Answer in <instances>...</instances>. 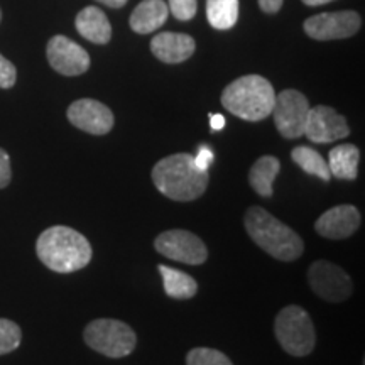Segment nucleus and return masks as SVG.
I'll return each instance as SVG.
<instances>
[{
	"mask_svg": "<svg viewBox=\"0 0 365 365\" xmlns=\"http://www.w3.org/2000/svg\"><path fill=\"white\" fill-rule=\"evenodd\" d=\"M36 252L46 267L59 274L86 267L93 254L88 239L75 228L65 225L46 228L36 242Z\"/></svg>",
	"mask_w": 365,
	"mask_h": 365,
	"instance_id": "f257e3e1",
	"label": "nucleus"
},
{
	"mask_svg": "<svg viewBox=\"0 0 365 365\" xmlns=\"http://www.w3.org/2000/svg\"><path fill=\"white\" fill-rule=\"evenodd\" d=\"M208 171L200 170L188 153L173 154L153 168V182L166 198L175 202H193L208 186Z\"/></svg>",
	"mask_w": 365,
	"mask_h": 365,
	"instance_id": "f03ea898",
	"label": "nucleus"
},
{
	"mask_svg": "<svg viewBox=\"0 0 365 365\" xmlns=\"http://www.w3.org/2000/svg\"><path fill=\"white\" fill-rule=\"evenodd\" d=\"M244 225L250 239L277 261L293 262L303 254V239L262 207H250L245 213Z\"/></svg>",
	"mask_w": 365,
	"mask_h": 365,
	"instance_id": "7ed1b4c3",
	"label": "nucleus"
},
{
	"mask_svg": "<svg viewBox=\"0 0 365 365\" xmlns=\"http://www.w3.org/2000/svg\"><path fill=\"white\" fill-rule=\"evenodd\" d=\"M276 91L271 81L259 75H245L227 85L222 105L232 115L247 122H259L271 115Z\"/></svg>",
	"mask_w": 365,
	"mask_h": 365,
	"instance_id": "20e7f679",
	"label": "nucleus"
},
{
	"mask_svg": "<svg viewBox=\"0 0 365 365\" xmlns=\"http://www.w3.org/2000/svg\"><path fill=\"white\" fill-rule=\"evenodd\" d=\"M274 333L279 345L293 357H307L317 344V333L309 314L301 307L289 304L277 313Z\"/></svg>",
	"mask_w": 365,
	"mask_h": 365,
	"instance_id": "39448f33",
	"label": "nucleus"
},
{
	"mask_svg": "<svg viewBox=\"0 0 365 365\" xmlns=\"http://www.w3.org/2000/svg\"><path fill=\"white\" fill-rule=\"evenodd\" d=\"M83 339L91 350L110 359L127 357L137 345L135 331L127 323L112 318H98L88 323Z\"/></svg>",
	"mask_w": 365,
	"mask_h": 365,
	"instance_id": "423d86ee",
	"label": "nucleus"
},
{
	"mask_svg": "<svg viewBox=\"0 0 365 365\" xmlns=\"http://www.w3.org/2000/svg\"><path fill=\"white\" fill-rule=\"evenodd\" d=\"M308 98L298 90H282L276 95L272 107L274 124L284 139H298L304 135V125L309 112Z\"/></svg>",
	"mask_w": 365,
	"mask_h": 365,
	"instance_id": "0eeeda50",
	"label": "nucleus"
},
{
	"mask_svg": "<svg viewBox=\"0 0 365 365\" xmlns=\"http://www.w3.org/2000/svg\"><path fill=\"white\" fill-rule=\"evenodd\" d=\"M313 293L330 303H340L354 293V282L344 269L328 261H317L308 269Z\"/></svg>",
	"mask_w": 365,
	"mask_h": 365,
	"instance_id": "6e6552de",
	"label": "nucleus"
},
{
	"mask_svg": "<svg viewBox=\"0 0 365 365\" xmlns=\"http://www.w3.org/2000/svg\"><path fill=\"white\" fill-rule=\"evenodd\" d=\"M154 247L171 261L200 266L208 259L207 245L198 235L188 230H166L154 240Z\"/></svg>",
	"mask_w": 365,
	"mask_h": 365,
	"instance_id": "1a4fd4ad",
	"label": "nucleus"
},
{
	"mask_svg": "<svg viewBox=\"0 0 365 365\" xmlns=\"http://www.w3.org/2000/svg\"><path fill=\"white\" fill-rule=\"evenodd\" d=\"M360 16L354 11L325 12L304 21V31L309 38L317 41L345 39L360 29Z\"/></svg>",
	"mask_w": 365,
	"mask_h": 365,
	"instance_id": "9d476101",
	"label": "nucleus"
},
{
	"mask_svg": "<svg viewBox=\"0 0 365 365\" xmlns=\"http://www.w3.org/2000/svg\"><path fill=\"white\" fill-rule=\"evenodd\" d=\"M350 134L345 117H341L335 108L327 105L309 108L304 135L314 144H330L345 139Z\"/></svg>",
	"mask_w": 365,
	"mask_h": 365,
	"instance_id": "9b49d317",
	"label": "nucleus"
},
{
	"mask_svg": "<svg viewBox=\"0 0 365 365\" xmlns=\"http://www.w3.org/2000/svg\"><path fill=\"white\" fill-rule=\"evenodd\" d=\"M68 120L91 135H105L113 127V113L107 105L93 98H80L68 107Z\"/></svg>",
	"mask_w": 365,
	"mask_h": 365,
	"instance_id": "f8f14e48",
	"label": "nucleus"
},
{
	"mask_svg": "<svg viewBox=\"0 0 365 365\" xmlns=\"http://www.w3.org/2000/svg\"><path fill=\"white\" fill-rule=\"evenodd\" d=\"M46 54H48L49 65L59 75L78 76L88 71L90 68L88 53L66 36H54L49 39Z\"/></svg>",
	"mask_w": 365,
	"mask_h": 365,
	"instance_id": "ddd939ff",
	"label": "nucleus"
},
{
	"mask_svg": "<svg viewBox=\"0 0 365 365\" xmlns=\"http://www.w3.org/2000/svg\"><path fill=\"white\" fill-rule=\"evenodd\" d=\"M360 227V212L354 205H339L327 210L314 222L318 235L331 240H341L352 237Z\"/></svg>",
	"mask_w": 365,
	"mask_h": 365,
	"instance_id": "4468645a",
	"label": "nucleus"
},
{
	"mask_svg": "<svg viewBox=\"0 0 365 365\" xmlns=\"http://www.w3.org/2000/svg\"><path fill=\"white\" fill-rule=\"evenodd\" d=\"M195 48V39L181 33H159L150 41V51L159 61L168 65H178L190 59Z\"/></svg>",
	"mask_w": 365,
	"mask_h": 365,
	"instance_id": "2eb2a0df",
	"label": "nucleus"
},
{
	"mask_svg": "<svg viewBox=\"0 0 365 365\" xmlns=\"http://www.w3.org/2000/svg\"><path fill=\"white\" fill-rule=\"evenodd\" d=\"M168 4L164 0H143L130 16V27L137 34H149L159 29L168 19Z\"/></svg>",
	"mask_w": 365,
	"mask_h": 365,
	"instance_id": "dca6fc26",
	"label": "nucleus"
},
{
	"mask_svg": "<svg viewBox=\"0 0 365 365\" xmlns=\"http://www.w3.org/2000/svg\"><path fill=\"white\" fill-rule=\"evenodd\" d=\"M76 31L95 44H107L112 38V26L98 7H85L76 16Z\"/></svg>",
	"mask_w": 365,
	"mask_h": 365,
	"instance_id": "f3484780",
	"label": "nucleus"
},
{
	"mask_svg": "<svg viewBox=\"0 0 365 365\" xmlns=\"http://www.w3.org/2000/svg\"><path fill=\"white\" fill-rule=\"evenodd\" d=\"M360 153L354 144H340L328 154V170L339 180L352 181L359 175Z\"/></svg>",
	"mask_w": 365,
	"mask_h": 365,
	"instance_id": "a211bd4d",
	"label": "nucleus"
},
{
	"mask_svg": "<svg viewBox=\"0 0 365 365\" xmlns=\"http://www.w3.org/2000/svg\"><path fill=\"white\" fill-rule=\"evenodd\" d=\"M281 171L279 159L274 156H262L254 163L249 171V185L262 198H271L272 185Z\"/></svg>",
	"mask_w": 365,
	"mask_h": 365,
	"instance_id": "6ab92c4d",
	"label": "nucleus"
},
{
	"mask_svg": "<svg viewBox=\"0 0 365 365\" xmlns=\"http://www.w3.org/2000/svg\"><path fill=\"white\" fill-rule=\"evenodd\" d=\"M159 274L163 277L164 293L173 299H190L198 293V284L190 274L178 271L170 266L159 264Z\"/></svg>",
	"mask_w": 365,
	"mask_h": 365,
	"instance_id": "aec40b11",
	"label": "nucleus"
},
{
	"mask_svg": "<svg viewBox=\"0 0 365 365\" xmlns=\"http://www.w3.org/2000/svg\"><path fill=\"white\" fill-rule=\"evenodd\" d=\"M207 19L218 31L232 29L239 21V0H207Z\"/></svg>",
	"mask_w": 365,
	"mask_h": 365,
	"instance_id": "412c9836",
	"label": "nucleus"
},
{
	"mask_svg": "<svg viewBox=\"0 0 365 365\" xmlns=\"http://www.w3.org/2000/svg\"><path fill=\"white\" fill-rule=\"evenodd\" d=\"M291 158H293V161L298 164L304 173L317 176L323 181H330L331 175L330 170H328V163L323 159V156L318 150L307 148V145H298V148H294L293 153H291Z\"/></svg>",
	"mask_w": 365,
	"mask_h": 365,
	"instance_id": "4be33fe9",
	"label": "nucleus"
},
{
	"mask_svg": "<svg viewBox=\"0 0 365 365\" xmlns=\"http://www.w3.org/2000/svg\"><path fill=\"white\" fill-rule=\"evenodd\" d=\"M186 365H234L232 360L222 354L220 350L207 349V346H198V349L190 350L186 355Z\"/></svg>",
	"mask_w": 365,
	"mask_h": 365,
	"instance_id": "5701e85b",
	"label": "nucleus"
},
{
	"mask_svg": "<svg viewBox=\"0 0 365 365\" xmlns=\"http://www.w3.org/2000/svg\"><path fill=\"white\" fill-rule=\"evenodd\" d=\"M22 331L17 323L0 318V355L11 354L21 345Z\"/></svg>",
	"mask_w": 365,
	"mask_h": 365,
	"instance_id": "b1692460",
	"label": "nucleus"
},
{
	"mask_svg": "<svg viewBox=\"0 0 365 365\" xmlns=\"http://www.w3.org/2000/svg\"><path fill=\"white\" fill-rule=\"evenodd\" d=\"M168 9L178 21H190L195 17L198 2L196 0H170Z\"/></svg>",
	"mask_w": 365,
	"mask_h": 365,
	"instance_id": "393cba45",
	"label": "nucleus"
},
{
	"mask_svg": "<svg viewBox=\"0 0 365 365\" xmlns=\"http://www.w3.org/2000/svg\"><path fill=\"white\" fill-rule=\"evenodd\" d=\"M17 80L16 66L0 54V88H12Z\"/></svg>",
	"mask_w": 365,
	"mask_h": 365,
	"instance_id": "a878e982",
	"label": "nucleus"
},
{
	"mask_svg": "<svg viewBox=\"0 0 365 365\" xmlns=\"http://www.w3.org/2000/svg\"><path fill=\"white\" fill-rule=\"evenodd\" d=\"M12 180L11 158L4 149H0V188H7Z\"/></svg>",
	"mask_w": 365,
	"mask_h": 365,
	"instance_id": "bb28decb",
	"label": "nucleus"
},
{
	"mask_svg": "<svg viewBox=\"0 0 365 365\" xmlns=\"http://www.w3.org/2000/svg\"><path fill=\"white\" fill-rule=\"evenodd\" d=\"M195 158V164L200 168V170L208 171V166L213 163V153L208 145H200L198 154Z\"/></svg>",
	"mask_w": 365,
	"mask_h": 365,
	"instance_id": "cd10ccee",
	"label": "nucleus"
},
{
	"mask_svg": "<svg viewBox=\"0 0 365 365\" xmlns=\"http://www.w3.org/2000/svg\"><path fill=\"white\" fill-rule=\"evenodd\" d=\"M284 0H259V7L266 14H276L282 7Z\"/></svg>",
	"mask_w": 365,
	"mask_h": 365,
	"instance_id": "c85d7f7f",
	"label": "nucleus"
},
{
	"mask_svg": "<svg viewBox=\"0 0 365 365\" xmlns=\"http://www.w3.org/2000/svg\"><path fill=\"white\" fill-rule=\"evenodd\" d=\"M210 125L213 130H222L225 127V117L220 113H213V115H210Z\"/></svg>",
	"mask_w": 365,
	"mask_h": 365,
	"instance_id": "c756f323",
	"label": "nucleus"
},
{
	"mask_svg": "<svg viewBox=\"0 0 365 365\" xmlns=\"http://www.w3.org/2000/svg\"><path fill=\"white\" fill-rule=\"evenodd\" d=\"M98 2L105 4L107 7H112V9H120L124 7L127 4V0H98Z\"/></svg>",
	"mask_w": 365,
	"mask_h": 365,
	"instance_id": "7c9ffc66",
	"label": "nucleus"
},
{
	"mask_svg": "<svg viewBox=\"0 0 365 365\" xmlns=\"http://www.w3.org/2000/svg\"><path fill=\"white\" fill-rule=\"evenodd\" d=\"M303 4H307L309 7H318V6H325V4H330L333 0H301Z\"/></svg>",
	"mask_w": 365,
	"mask_h": 365,
	"instance_id": "2f4dec72",
	"label": "nucleus"
},
{
	"mask_svg": "<svg viewBox=\"0 0 365 365\" xmlns=\"http://www.w3.org/2000/svg\"><path fill=\"white\" fill-rule=\"evenodd\" d=\"M0 21H2V11H0Z\"/></svg>",
	"mask_w": 365,
	"mask_h": 365,
	"instance_id": "473e14b6",
	"label": "nucleus"
}]
</instances>
